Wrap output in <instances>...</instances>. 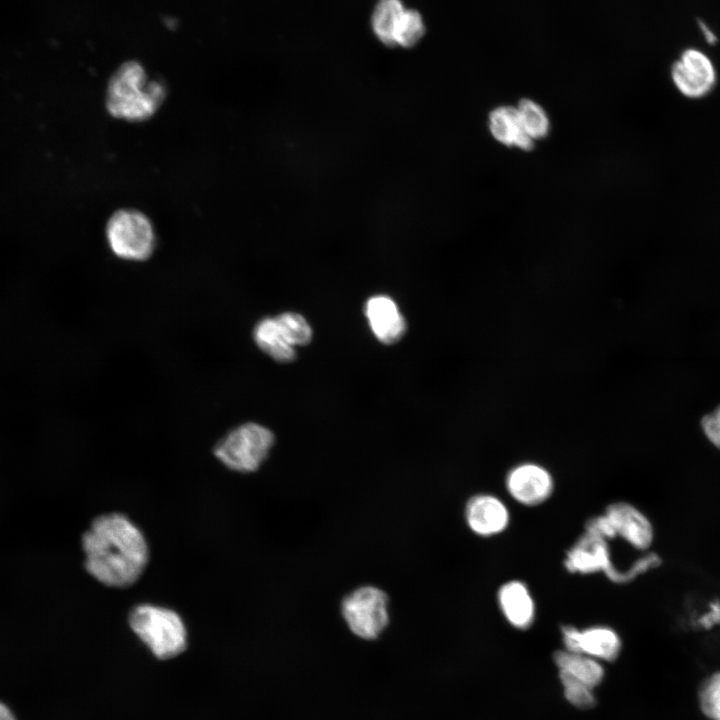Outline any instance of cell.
Masks as SVG:
<instances>
[{"label":"cell","mask_w":720,"mask_h":720,"mask_svg":"<svg viewBox=\"0 0 720 720\" xmlns=\"http://www.w3.org/2000/svg\"><path fill=\"white\" fill-rule=\"evenodd\" d=\"M87 572L105 586L126 588L142 575L149 559L145 537L127 516L96 517L82 536Z\"/></svg>","instance_id":"6da1fadb"},{"label":"cell","mask_w":720,"mask_h":720,"mask_svg":"<svg viewBox=\"0 0 720 720\" xmlns=\"http://www.w3.org/2000/svg\"><path fill=\"white\" fill-rule=\"evenodd\" d=\"M166 93L161 81L149 79L143 65L130 60L122 63L109 79L106 107L115 118L143 121L157 112Z\"/></svg>","instance_id":"7a4b0ae2"},{"label":"cell","mask_w":720,"mask_h":720,"mask_svg":"<svg viewBox=\"0 0 720 720\" xmlns=\"http://www.w3.org/2000/svg\"><path fill=\"white\" fill-rule=\"evenodd\" d=\"M130 628L158 659H170L187 646V632L181 617L173 610L140 604L129 613Z\"/></svg>","instance_id":"3957f363"},{"label":"cell","mask_w":720,"mask_h":720,"mask_svg":"<svg viewBox=\"0 0 720 720\" xmlns=\"http://www.w3.org/2000/svg\"><path fill=\"white\" fill-rule=\"evenodd\" d=\"M274 444V435L257 423H245L226 434L215 446V456L230 470L256 471Z\"/></svg>","instance_id":"277c9868"},{"label":"cell","mask_w":720,"mask_h":720,"mask_svg":"<svg viewBox=\"0 0 720 720\" xmlns=\"http://www.w3.org/2000/svg\"><path fill=\"white\" fill-rule=\"evenodd\" d=\"M106 237L112 252L119 258L144 261L155 247L153 226L146 215L134 209L116 211L106 225Z\"/></svg>","instance_id":"5b68a950"},{"label":"cell","mask_w":720,"mask_h":720,"mask_svg":"<svg viewBox=\"0 0 720 720\" xmlns=\"http://www.w3.org/2000/svg\"><path fill=\"white\" fill-rule=\"evenodd\" d=\"M341 611L349 629L363 639L377 638L389 623L388 597L374 586H362L348 594Z\"/></svg>","instance_id":"8992f818"},{"label":"cell","mask_w":720,"mask_h":720,"mask_svg":"<svg viewBox=\"0 0 720 720\" xmlns=\"http://www.w3.org/2000/svg\"><path fill=\"white\" fill-rule=\"evenodd\" d=\"M565 568L572 573L589 574L598 571L615 583H627L634 580L638 573L630 566L626 571L614 567L606 539L585 532L567 552Z\"/></svg>","instance_id":"52a82bcc"},{"label":"cell","mask_w":720,"mask_h":720,"mask_svg":"<svg viewBox=\"0 0 720 720\" xmlns=\"http://www.w3.org/2000/svg\"><path fill=\"white\" fill-rule=\"evenodd\" d=\"M671 78L682 95L688 98H701L714 88L716 70L705 52L690 47L683 50L672 64Z\"/></svg>","instance_id":"ba28073f"},{"label":"cell","mask_w":720,"mask_h":720,"mask_svg":"<svg viewBox=\"0 0 720 720\" xmlns=\"http://www.w3.org/2000/svg\"><path fill=\"white\" fill-rule=\"evenodd\" d=\"M562 635L567 651L595 659L612 661L617 658L621 650L618 634L609 627L595 626L578 630L567 625L562 627Z\"/></svg>","instance_id":"9c48e42d"},{"label":"cell","mask_w":720,"mask_h":720,"mask_svg":"<svg viewBox=\"0 0 720 720\" xmlns=\"http://www.w3.org/2000/svg\"><path fill=\"white\" fill-rule=\"evenodd\" d=\"M506 485L515 500L527 506H534L544 502L551 495L553 479L542 466L526 463L509 472Z\"/></svg>","instance_id":"30bf717a"},{"label":"cell","mask_w":720,"mask_h":720,"mask_svg":"<svg viewBox=\"0 0 720 720\" xmlns=\"http://www.w3.org/2000/svg\"><path fill=\"white\" fill-rule=\"evenodd\" d=\"M616 536L622 537L638 550H647L654 539L653 525L648 517L632 504L616 502L605 511Z\"/></svg>","instance_id":"8fae6325"},{"label":"cell","mask_w":720,"mask_h":720,"mask_svg":"<svg viewBox=\"0 0 720 720\" xmlns=\"http://www.w3.org/2000/svg\"><path fill=\"white\" fill-rule=\"evenodd\" d=\"M465 518L474 533L480 536H491L502 532L507 527L509 513L498 498L480 494L471 497L467 502Z\"/></svg>","instance_id":"7c38bea8"},{"label":"cell","mask_w":720,"mask_h":720,"mask_svg":"<svg viewBox=\"0 0 720 720\" xmlns=\"http://www.w3.org/2000/svg\"><path fill=\"white\" fill-rule=\"evenodd\" d=\"M365 314L374 335L382 343L397 342L406 330L404 318L388 296L371 297L366 303Z\"/></svg>","instance_id":"4fadbf2b"},{"label":"cell","mask_w":720,"mask_h":720,"mask_svg":"<svg viewBox=\"0 0 720 720\" xmlns=\"http://www.w3.org/2000/svg\"><path fill=\"white\" fill-rule=\"evenodd\" d=\"M488 128L492 137L499 143L529 151L534 140L525 132L516 106L501 105L494 108L488 116Z\"/></svg>","instance_id":"5bb4252c"},{"label":"cell","mask_w":720,"mask_h":720,"mask_svg":"<svg viewBox=\"0 0 720 720\" xmlns=\"http://www.w3.org/2000/svg\"><path fill=\"white\" fill-rule=\"evenodd\" d=\"M498 602L508 622L518 629L528 628L535 617V606L526 585L510 581L498 591Z\"/></svg>","instance_id":"9a60e30c"},{"label":"cell","mask_w":720,"mask_h":720,"mask_svg":"<svg viewBox=\"0 0 720 720\" xmlns=\"http://www.w3.org/2000/svg\"><path fill=\"white\" fill-rule=\"evenodd\" d=\"M253 336L258 347L276 361L289 362L296 356L294 347L288 342L275 317L259 321Z\"/></svg>","instance_id":"2e32d148"},{"label":"cell","mask_w":720,"mask_h":720,"mask_svg":"<svg viewBox=\"0 0 720 720\" xmlns=\"http://www.w3.org/2000/svg\"><path fill=\"white\" fill-rule=\"evenodd\" d=\"M554 661L559 673L568 675L594 688L602 681L604 669L593 657L570 651H558Z\"/></svg>","instance_id":"e0dca14e"},{"label":"cell","mask_w":720,"mask_h":720,"mask_svg":"<svg viewBox=\"0 0 720 720\" xmlns=\"http://www.w3.org/2000/svg\"><path fill=\"white\" fill-rule=\"evenodd\" d=\"M405 8L401 0H379L371 17L372 29L386 46L395 45V31Z\"/></svg>","instance_id":"ac0fdd59"},{"label":"cell","mask_w":720,"mask_h":720,"mask_svg":"<svg viewBox=\"0 0 720 720\" xmlns=\"http://www.w3.org/2000/svg\"><path fill=\"white\" fill-rule=\"evenodd\" d=\"M516 108L525 132L534 141L543 139L549 134L550 119L539 103L529 98H523Z\"/></svg>","instance_id":"d6986e66"},{"label":"cell","mask_w":720,"mask_h":720,"mask_svg":"<svg viewBox=\"0 0 720 720\" xmlns=\"http://www.w3.org/2000/svg\"><path fill=\"white\" fill-rule=\"evenodd\" d=\"M425 26L422 16L413 9H405L395 31V45L415 46L423 37Z\"/></svg>","instance_id":"ffe728a7"},{"label":"cell","mask_w":720,"mask_h":720,"mask_svg":"<svg viewBox=\"0 0 720 720\" xmlns=\"http://www.w3.org/2000/svg\"><path fill=\"white\" fill-rule=\"evenodd\" d=\"M701 712L710 720H720V670L712 673L698 691Z\"/></svg>","instance_id":"44dd1931"},{"label":"cell","mask_w":720,"mask_h":720,"mask_svg":"<svg viewBox=\"0 0 720 720\" xmlns=\"http://www.w3.org/2000/svg\"><path fill=\"white\" fill-rule=\"evenodd\" d=\"M288 342L293 346L306 345L312 338V330L305 318L294 312L275 317Z\"/></svg>","instance_id":"7402d4cb"},{"label":"cell","mask_w":720,"mask_h":720,"mask_svg":"<svg viewBox=\"0 0 720 720\" xmlns=\"http://www.w3.org/2000/svg\"><path fill=\"white\" fill-rule=\"evenodd\" d=\"M564 688L565 698L569 703L580 709L592 708L595 703L593 688L568 675L559 673Z\"/></svg>","instance_id":"603a6c76"},{"label":"cell","mask_w":720,"mask_h":720,"mask_svg":"<svg viewBox=\"0 0 720 720\" xmlns=\"http://www.w3.org/2000/svg\"><path fill=\"white\" fill-rule=\"evenodd\" d=\"M701 427L709 442L720 450V406L704 415Z\"/></svg>","instance_id":"cb8c5ba5"},{"label":"cell","mask_w":720,"mask_h":720,"mask_svg":"<svg viewBox=\"0 0 720 720\" xmlns=\"http://www.w3.org/2000/svg\"><path fill=\"white\" fill-rule=\"evenodd\" d=\"M585 528L586 532L604 539H609L616 536L613 526L605 514L591 518L586 523Z\"/></svg>","instance_id":"d4e9b609"},{"label":"cell","mask_w":720,"mask_h":720,"mask_svg":"<svg viewBox=\"0 0 720 720\" xmlns=\"http://www.w3.org/2000/svg\"><path fill=\"white\" fill-rule=\"evenodd\" d=\"M698 26H699L700 32L703 35L705 41L709 45H714L717 43L718 39H717L716 34L704 21L698 20Z\"/></svg>","instance_id":"484cf974"},{"label":"cell","mask_w":720,"mask_h":720,"mask_svg":"<svg viewBox=\"0 0 720 720\" xmlns=\"http://www.w3.org/2000/svg\"><path fill=\"white\" fill-rule=\"evenodd\" d=\"M0 720H16L7 705L0 701Z\"/></svg>","instance_id":"4316f807"}]
</instances>
